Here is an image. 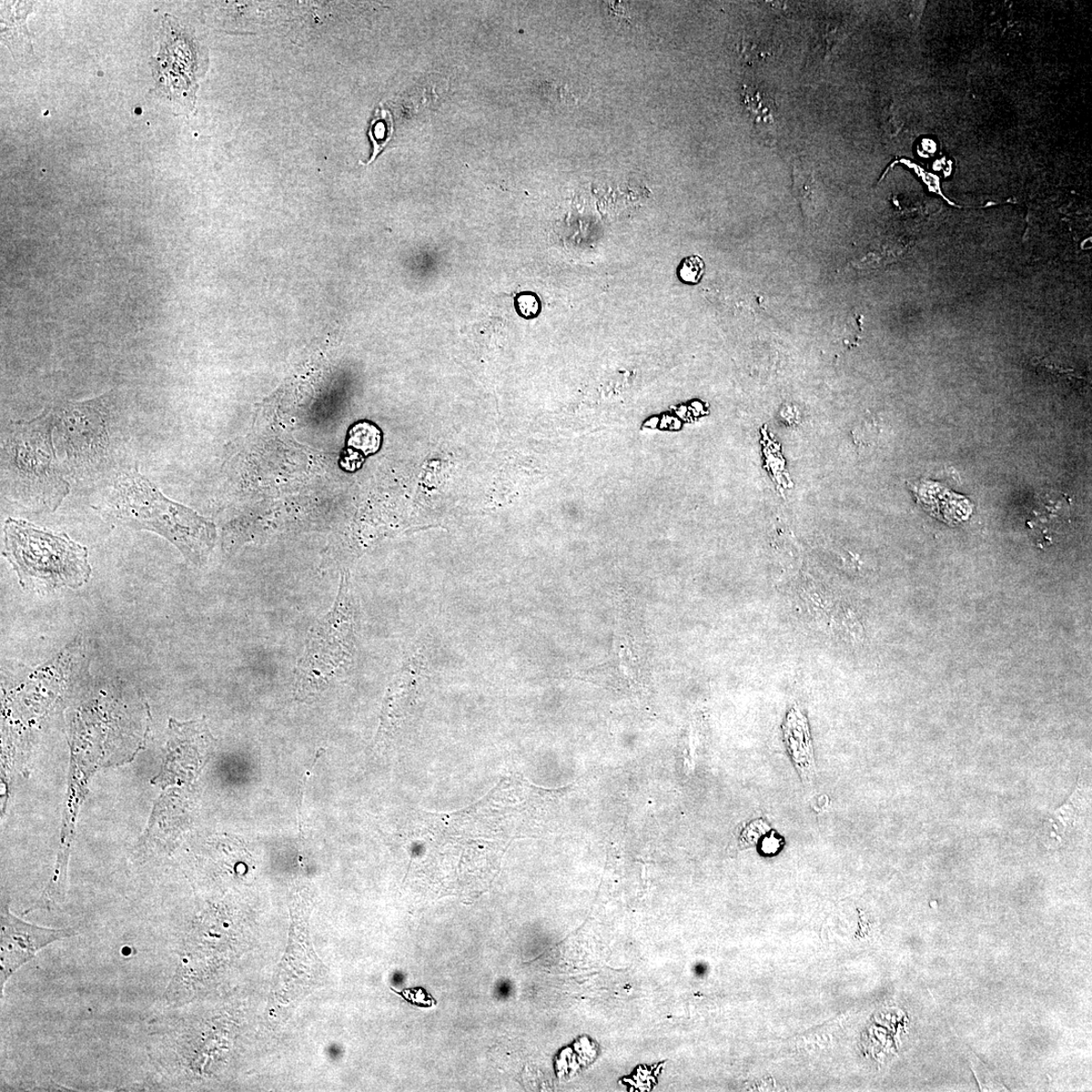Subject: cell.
Here are the masks:
<instances>
[{"label":"cell","mask_w":1092,"mask_h":1092,"mask_svg":"<svg viewBox=\"0 0 1092 1092\" xmlns=\"http://www.w3.org/2000/svg\"><path fill=\"white\" fill-rule=\"evenodd\" d=\"M110 512L131 528L164 536L192 563H204L214 549V524L165 497L154 483L136 472L121 473L115 481Z\"/></svg>","instance_id":"2"},{"label":"cell","mask_w":1092,"mask_h":1092,"mask_svg":"<svg viewBox=\"0 0 1092 1092\" xmlns=\"http://www.w3.org/2000/svg\"><path fill=\"white\" fill-rule=\"evenodd\" d=\"M770 832V826L764 821V819H757L747 825L742 833V843L745 846H753L762 837Z\"/></svg>","instance_id":"12"},{"label":"cell","mask_w":1092,"mask_h":1092,"mask_svg":"<svg viewBox=\"0 0 1092 1092\" xmlns=\"http://www.w3.org/2000/svg\"><path fill=\"white\" fill-rule=\"evenodd\" d=\"M659 423H660L659 418H652L651 420L647 421L644 424V427H649V428H655L657 427V424H659Z\"/></svg>","instance_id":"17"},{"label":"cell","mask_w":1092,"mask_h":1092,"mask_svg":"<svg viewBox=\"0 0 1092 1092\" xmlns=\"http://www.w3.org/2000/svg\"><path fill=\"white\" fill-rule=\"evenodd\" d=\"M782 733L787 753L797 774L806 786L813 785L816 774L813 737L807 718L797 705L789 707Z\"/></svg>","instance_id":"7"},{"label":"cell","mask_w":1092,"mask_h":1092,"mask_svg":"<svg viewBox=\"0 0 1092 1092\" xmlns=\"http://www.w3.org/2000/svg\"><path fill=\"white\" fill-rule=\"evenodd\" d=\"M704 262L700 257L690 256L683 260L679 267V278L685 283L695 285L700 282L704 273Z\"/></svg>","instance_id":"11"},{"label":"cell","mask_w":1092,"mask_h":1092,"mask_svg":"<svg viewBox=\"0 0 1092 1092\" xmlns=\"http://www.w3.org/2000/svg\"><path fill=\"white\" fill-rule=\"evenodd\" d=\"M4 532V555L24 589H78L90 579L87 549L66 533L39 529L13 518L6 521Z\"/></svg>","instance_id":"3"},{"label":"cell","mask_w":1092,"mask_h":1092,"mask_svg":"<svg viewBox=\"0 0 1092 1092\" xmlns=\"http://www.w3.org/2000/svg\"><path fill=\"white\" fill-rule=\"evenodd\" d=\"M386 133H387V124L384 123L383 120L374 121V123L372 124V129L370 131V135H378L379 134V136L371 138L373 144H374V152H373L372 158L368 162V165H370V162L373 161L374 158L377 157V155L380 154L381 150L384 147V145H386L388 143V141L390 140V136H388V134H386ZM389 135H391V134H389Z\"/></svg>","instance_id":"14"},{"label":"cell","mask_w":1092,"mask_h":1092,"mask_svg":"<svg viewBox=\"0 0 1092 1092\" xmlns=\"http://www.w3.org/2000/svg\"><path fill=\"white\" fill-rule=\"evenodd\" d=\"M518 309L521 316L524 318H534L539 315L540 310V302L538 297L533 293H522L518 300Z\"/></svg>","instance_id":"13"},{"label":"cell","mask_w":1092,"mask_h":1092,"mask_svg":"<svg viewBox=\"0 0 1092 1092\" xmlns=\"http://www.w3.org/2000/svg\"><path fill=\"white\" fill-rule=\"evenodd\" d=\"M781 847L780 837L775 835H765L761 839V851L766 855H774Z\"/></svg>","instance_id":"15"},{"label":"cell","mask_w":1092,"mask_h":1092,"mask_svg":"<svg viewBox=\"0 0 1092 1092\" xmlns=\"http://www.w3.org/2000/svg\"><path fill=\"white\" fill-rule=\"evenodd\" d=\"M104 409L100 398L53 410L55 427L63 433L69 459L85 463L103 458L108 448Z\"/></svg>","instance_id":"5"},{"label":"cell","mask_w":1092,"mask_h":1092,"mask_svg":"<svg viewBox=\"0 0 1092 1092\" xmlns=\"http://www.w3.org/2000/svg\"><path fill=\"white\" fill-rule=\"evenodd\" d=\"M30 8L32 5L28 3H6V6H3V40L17 61H26L33 55L32 43L26 27V17Z\"/></svg>","instance_id":"8"},{"label":"cell","mask_w":1092,"mask_h":1092,"mask_svg":"<svg viewBox=\"0 0 1092 1092\" xmlns=\"http://www.w3.org/2000/svg\"><path fill=\"white\" fill-rule=\"evenodd\" d=\"M660 427L662 429H679L681 427V422L671 416H665L661 421Z\"/></svg>","instance_id":"16"},{"label":"cell","mask_w":1092,"mask_h":1092,"mask_svg":"<svg viewBox=\"0 0 1092 1092\" xmlns=\"http://www.w3.org/2000/svg\"><path fill=\"white\" fill-rule=\"evenodd\" d=\"M793 188L795 197L801 202L805 216L812 217L821 211L824 204V192L812 171L794 168Z\"/></svg>","instance_id":"9"},{"label":"cell","mask_w":1092,"mask_h":1092,"mask_svg":"<svg viewBox=\"0 0 1092 1092\" xmlns=\"http://www.w3.org/2000/svg\"><path fill=\"white\" fill-rule=\"evenodd\" d=\"M76 936L73 928H47L29 925L9 913L7 905L2 909V936H0V993L16 971L32 960L40 949L56 940Z\"/></svg>","instance_id":"6"},{"label":"cell","mask_w":1092,"mask_h":1092,"mask_svg":"<svg viewBox=\"0 0 1092 1092\" xmlns=\"http://www.w3.org/2000/svg\"><path fill=\"white\" fill-rule=\"evenodd\" d=\"M343 579L336 604L313 627L296 671L295 695L311 701L326 691L353 662L356 616L352 595Z\"/></svg>","instance_id":"4"},{"label":"cell","mask_w":1092,"mask_h":1092,"mask_svg":"<svg viewBox=\"0 0 1092 1092\" xmlns=\"http://www.w3.org/2000/svg\"><path fill=\"white\" fill-rule=\"evenodd\" d=\"M54 412L9 425L3 439V488L27 507L54 512L69 494L53 445Z\"/></svg>","instance_id":"1"},{"label":"cell","mask_w":1092,"mask_h":1092,"mask_svg":"<svg viewBox=\"0 0 1092 1092\" xmlns=\"http://www.w3.org/2000/svg\"><path fill=\"white\" fill-rule=\"evenodd\" d=\"M745 105L750 109L754 123L762 131L771 135L776 129V107L770 97L762 90L751 89L745 93Z\"/></svg>","instance_id":"10"}]
</instances>
